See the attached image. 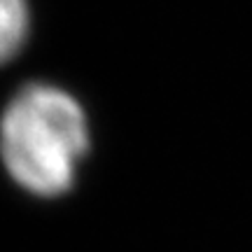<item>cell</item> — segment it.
Returning a JSON list of instances; mask_svg holds the SVG:
<instances>
[{
  "mask_svg": "<svg viewBox=\"0 0 252 252\" xmlns=\"http://www.w3.org/2000/svg\"><path fill=\"white\" fill-rule=\"evenodd\" d=\"M87 150V115L70 94L56 87H24L2 115L0 154L5 168L37 196L68 191Z\"/></svg>",
  "mask_w": 252,
  "mask_h": 252,
  "instance_id": "cell-1",
  "label": "cell"
},
{
  "mask_svg": "<svg viewBox=\"0 0 252 252\" xmlns=\"http://www.w3.org/2000/svg\"><path fill=\"white\" fill-rule=\"evenodd\" d=\"M28 33L26 0H0V63L17 54Z\"/></svg>",
  "mask_w": 252,
  "mask_h": 252,
  "instance_id": "cell-2",
  "label": "cell"
}]
</instances>
